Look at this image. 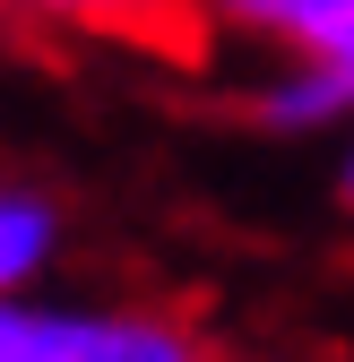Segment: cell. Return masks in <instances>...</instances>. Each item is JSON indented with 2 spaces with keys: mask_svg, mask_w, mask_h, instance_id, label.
<instances>
[{
  "mask_svg": "<svg viewBox=\"0 0 354 362\" xmlns=\"http://www.w3.org/2000/svg\"><path fill=\"white\" fill-rule=\"evenodd\" d=\"M337 207L354 216V147H346V164H337Z\"/></svg>",
  "mask_w": 354,
  "mask_h": 362,
  "instance_id": "5b68a950",
  "label": "cell"
},
{
  "mask_svg": "<svg viewBox=\"0 0 354 362\" xmlns=\"http://www.w3.org/2000/svg\"><path fill=\"white\" fill-rule=\"evenodd\" d=\"M0 18H18L35 35H104V43H156V52L216 35L207 0H0Z\"/></svg>",
  "mask_w": 354,
  "mask_h": 362,
  "instance_id": "3957f363",
  "label": "cell"
},
{
  "mask_svg": "<svg viewBox=\"0 0 354 362\" xmlns=\"http://www.w3.org/2000/svg\"><path fill=\"white\" fill-rule=\"evenodd\" d=\"M0 362H216V345L164 302L121 293H0Z\"/></svg>",
  "mask_w": 354,
  "mask_h": 362,
  "instance_id": "6da1fadb",
  "label": "cell"
},
{
  "mask_svg": "<svg viewBox=\"0 0 354 362\" xmlns=\"http://www.w3.org/2000/svg\"><path fill=\"white\" fill-rule=\"evenodd\" d=\"M207 26L259 61H312L354 95V0H207Z\"/></svg>",
  "mask_w": 354,
  "mask_h": 362,
  "instance_id": "7a4b0ae2",
  "label": "cell"
},
{
  "mask_svg": "<svg viewBox=\"0 0 354 362\" xmlns=\"http://www.w3.org/2000/svg\"><path fill=\"white\" fill-rule=\"evenodd\" d=\"M61 242H69V216L43 181H18L0 173V293H26L61 267Z\"/></svg>",
  "mask_w": 354,
  "mask_h": 362,
  "instance_id": "277c9868",
  "label": "cell"
}]
</instances>
